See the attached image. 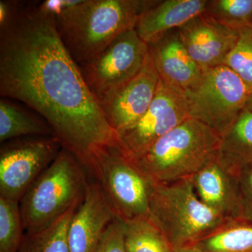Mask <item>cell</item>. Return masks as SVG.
I'll list each match as a JSON object with an SVG mask.
<instances>
[{"label":"cell","instance_id":"obj_26","mask_svg":"<svg viewBox=\"0 0 252 252\" xmlns=\"http://www.w3.org/2000/svg\"><path fill=\"white\" fill-rule=\"evenodd\" d=\"M242 219L252 221V166L242 171L239 178Z\"/></svg>","mask_w":252,"mask_h":252},{"label":"cell","instance_id":"obj_10","mask_svg":"<svg viewBox=\"0 0 252 252\" xmlns=\"http://www.w3.org/2000/svg\"><path fill=\"white\" fill-rule=\"evenodd\" d=\"M190 118L185 97L160 81L147 112L135 125L118 135L119 145L129 157L137 158L159 139Z\"/></svg>","mask_w":252,"mask_h":252},{"label":"cell","instance_id":"obj_5","mask_svg":"<svg viewBox=\"0 0 252 252\" xmlns=\"http://www.w3.org/2000/svg\"><path fill=\"white\" fill-rule=\"evenodd\" d=\"M149 217L173 248L196 244L229 221L202 203L191 178L151 184Z\"/></svg>","mask_w":252,"mask_h":252},{"label":"cell","instance_id":"obj_4","mask_svg":"<svg viewBox=\"0 0 252 252\" xmlns=\"http://www.w3.org/2000/svg\"><path fill=\"white\" fill-rule=\"evenodd\" d=\"M89 180L77 158L63 148L19 201L25 233L45 229L77 207L85 195Z\"/></svg>","mask_w":252,"mask_h":252},{"label":"cell","instance_id":"obj_15","mask_svg":"<svg viewBox=\"0 0 252 252\" xmlns=\"http://www.w3.org/2000/svg\"><path fill=\"white\" fill-rule=\"evenodd\" d=\"M190 178L195 193L207 207L225 220L242 219L240 175L218 157Z\"/></svg>","mask_w":252,"mask_h":252},{"label":"cell","instance_id":"obj_9","mask_svg":"<svg viewBox=\"0 0 252 252\" xmlns=\"http://www.w3.org/2000/svg\"><path fill=\"white\" fill-rule=\"evenodd\" d=\"M62 149L54 136L22 137L3 143L0 151V196L19 202Z\"/></svg>","mask_w":252,"mask_h":252},{"label":"cell","instance_id":"obj_22","mask_svg":"<svg viewBox=\"0 0 252 252\" xmlns=\"http://www.w3.org/2000/svg\"><path fill=\"white\" fill-rule=\"evenodd\" d=\"M205 14L240 32L252 27V0H208Z\"/></svg>","mask_w":252,"mask_h":252},{"label":"cell","instance_id":"obj_13","mask_svg":"<svg viewBox=\"0 0 252 252\" xmlns=\"http://www.w3.org/2000/svg\"><path fill=\"white\" fill-rule=\"evenodd\" d=\"M147 45L162 84L184 97L198 85L203 72L189 54L178 29Z\"/></svg>","mask_w":252,"mask_h":252},{"label":"cell","instance_id":"obj_3","mask_svg":"<svg viewBox=\"0 0 252 252\" xmlns=\"http://www.w3.org/2000/svg\"><path fill=\"white\" fill-rule=\"evenodd\" d=\"M221 137L195 119H187L133 159L151 184H167L193 177L217 158Z\"/></svg>","mask_w":252,"mask_h":252},{"label":"cell","instance_id":"obj_1","mask_svg":"<svg viewBox=\"0 0 252 252\" xmlns=\"http://www.w3.org/2000/svg\"><path fill=\"white\" fill-rule=\"evenodd\" d=\"M0 94L34 109L85 168L97 147L119 142L40 3H18L0 26Z\"/></svg>","mask_w":252,"mask_h":252},{"label":"cell","instance_id":"obj_14","mask_svg":"<svg viewBox=\"0 0 252 252\" xmlns=\"http://www.w3.org/2000/svg\"><path fill=\"white\" fill-rule=\"evenodd\" d=\"M116 218L99 185L89 180L86 194L73 215L67 240L69 252H95Z\"/></svg>","mask_w":252,"mask_h":252},{"label":"cell","instance_id":"obj_25","mask_svg":"<svg viewBox=\"0 0 252 252\" xmlns=\"http://www.w3.org/2000/svg\"><path fill=\"white\" fill-rule=\"evenodd\" d=\"M125 222L116 217L109 225L95 252H127Z\"/></svg>","mask_w":252,"mask_h":252},{"label":"cell","instance_id":"obj_11","mask_svg":"<svg viewBox=\"0 0 252 252\" xmlns=\"http://www.w3.org/2000/svg\"><path fill=\"white\" fill-rule=\"evenodd\" d=\"M160 81L149 52L140 72L99 102L109 124L118 135L135 125L147 112Z\"/></svg>","mask_w":252,"mask_h":252},{"label":"cell","instance_id":"obj_7","mask_svg":"<svg viewBox=\"0 0 252 252\" xmlns=\"http://www.w3.org/2000/svg\"><path fill=\"white\" fill-rule=\"evenodd\" d=\"M252 89L225 65L203 73L198 86L185 94L189 115L222 137L246 107Z\"/></svg>","mask_w":252,"mask_h":252},{"label":"cell","instance_id":"obj_16","mask_svg":"<svg viewBox=\"0 0 252 252\" xmlns=\"http://www.w3.org/2000/svg\"><path fill=\"white\" fill-rule=\"evenodd\" d=\"M208 0H164L144 12L135 31L147 44L157 41L168 32L179 29L190 19L203 14Z\"/></svg>","mask_w":252,"mask_h":252},{"label":"cell","instance_id":"obj_20","mask_svg":"<svg viewBox=\"0 0 252 252\" xmlns=\"http://www.w3.org/2000/svg\"><path fill=\"white\" fill-rule=\"evenodd\" d=\"M78 206L73 207L45 229L31 234L25 233L18 252H69L68 228Z\"/></svg>","mask_w":252,"mask_h":252},{"label":"cell","instance_id":"obj_28","mask_svg":"<svg viewBox=\"0 0 252 252\" xmlns=\"http://www.w3.org/2000/svg\"><path fill=\"white\" fill-rule=\"evenodd\" d=\"M245 109H249V110L252 111V94L250 96V99H249L248 103L246 104V107Z\"/></svg>","mask_w":252,"mask_h":252},{"label":"cell","instance_id":"obj_6","mask_svg":"<svg viewBox=\"0 0 252 252\" xmlns=\"http://www.w3.org/2000/svg\"><path fill=\"white\" fill-rule=\"evenodd\" d=\"M86 170L117 218L127 222L149 217L151 183L119 142L94 149Z\"/></svg>","mask_w":252,"mask_h":252},{"label":"cell","instance_id":"obj_2","mask_svg":"<svg viewBox=\"0 0 252 252\" xmlns=\"http://www.w3.org/2000/svg\"><path fill=\"white\" fill-rule=\"evenodd\" d=\"M157 0H80L56 15L63 44L78 65L89 62L118 36L135 29Z\"/></svg>","mask_w":252,"mask_h":252},{"label":"cell","instance_id":"obj_21","mask_svg":"<svg viewBox=\"0 0 252 252\" xmlns=\"http://www.w3.org/2000/svg\"><path fill=\"white\" fill-rule=\"evenodd\" d=\"M127 252H173V248L149 217L125 222Z\"/></svg>","mask_w":252,"mask_h":252},{"label":"cell","instance_id":"obj_27","mask_svg":"<svg viewBox=\"0 0 252 252\" xmlns=\"http://www.w3.org/2000/svg\"><path fill=\"white\" fill-rule=\"evenodd\" d=\"M173 252H206L202 250L196 244L193 245H185V246L173 248Z\"/></svg>","mask_w":252,"mask_h":252},{"label":"cell","instance_id":"obj_19","mask_svg":"<svg viewBox=\"0 0 252 252\" xmlns=\"http://www.w3.org/2000/svg\"><path fill=\"white\" fill-rule=\"evenodd\" d=\"M196 245L206 252H252V221L230 220Z\"/></svg>","mask_w":252,"mask_h":252},{"label":"cell","instance_id":"obj_23","mask_svg":"<svg viewBox=\"0 0 252 252\" xmlns=\"http://www.w3.org/2000/svg\"><path fill=\"white\" fill-rule=\"evenodd\" d=\"M25 235L19 202L0 196V252H18Z\"/></svg>","mask_w":252,"mask_h":252},{"label":"cell","instance_id":"obj_24","mask_svg":"<svg viewBox=\"0 0 252 252\" xmlns=\"http://www.w3.org/2000/svg\"><path fill=\"white\" fill-rule=\"evenodd\" d=\"M252 89V27L240 32L238 41L224 64Z\"/></svg>","mask_w":252,"mask_h":252},{"label":"cell","instance_id":"obj_18","mask_svg":"<svg viewBox=\"0 0 252 252\" xmlns=\"http://www.w3.org/2000/svg\"><path fill=\"white\" fill-rule=\"evenodd\" d=\"M54 136L47 122L18 104L2 97L0 99V142L1 144L27 137Z\"/></svg>","mask_w":252,"mask_h":252},{"label":"cell","instance_id":"obj_12","mask_svg":"<svg viewBox=\"0 0 252 252\" xmlns=\"http://www.w3.org/2000/svg\"><path fill=\"white\" fill-rule=\"evenodd\" d=\"M178 31L189 54L203 73L224 64L240 34L205 13L192 18Z\"/></svg>","mask_w":252,"mask_h":252},{"label":"cell","instance_id":"obj_17","mask_svg":"<svg viewBox=\"0 0 252 252\" xmlns=\"http://www.w3.org/2000/svg\"><path fill=\"white\" fill-rule=\"evenodd\" d=\"M218 158L238 175L252 166V111L244 109L222 136Z\"/></svg>","mask_w":252,"mask_h":252},{"label":"cell","instance_id":"obj_8","mask_svg":"<svg viewBox=\"0 0 252 252\" xmlns=\"http://www.w3.org/2000/svg\"><path fill=\"white\" fill-rule=\"evenodd\" d=\"M148 54V45L135 29H131L118 36L94 59L79 67L86 84L100 102L135 77Z\"/></svg>","mask_w":252,"mask_h":252}]
</instances>
